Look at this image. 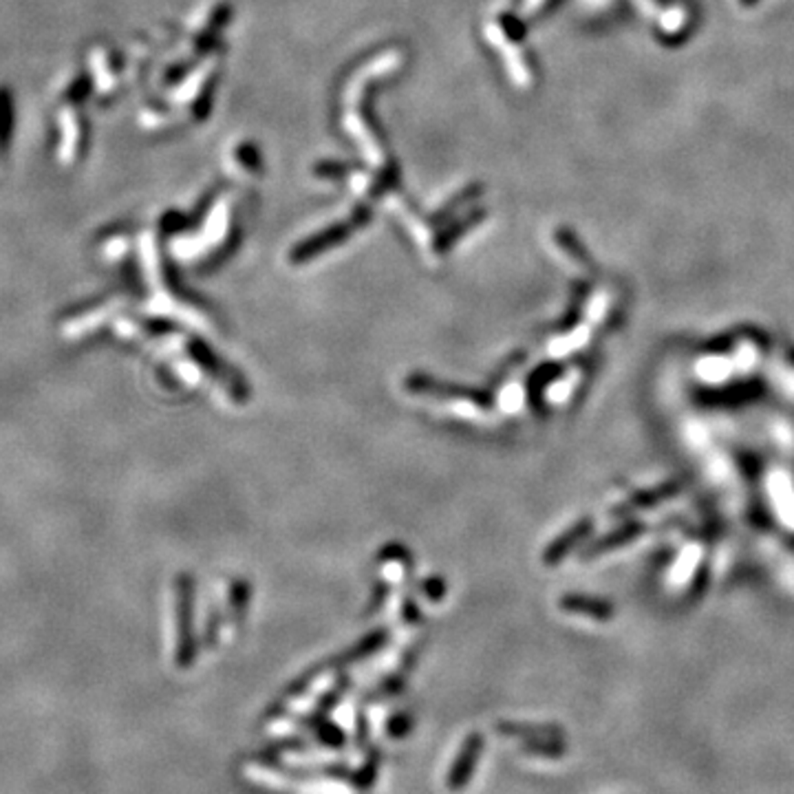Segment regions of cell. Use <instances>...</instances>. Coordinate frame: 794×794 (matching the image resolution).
<instances>
[{"mask_svg": "<svg viewBox=\"0 0 794 794\" xmlns=\"http://www.w3.org/2000/svg\"><path fill=\"white\" fill-rule=\"evenodd\" d=\"M85 122L76 111H65L62 113V146H60V157L65 164H73L77 157L82 155L85 148Z\"/></svg>", "mask_w": 794, "mask_h": 794, "instance_id": "6da1fadb", "label": "cell"}, {"mask_svg": "<svg viewBox=\"0 0 794 794\" xmlns=\"http://www.w3.org/2000/svg\"><path fill=\"white\" fill-rule=\"evenodd\" d=\"M14 119H15V111H14L12 91H9V87L0 85V159H3L5 153L9 150V146H12Z\"/></svg>", "mask_w": 794, "mask_h": 794, "instance_id": "7a4b0ae2", "label": "cell"}]
</instances>
